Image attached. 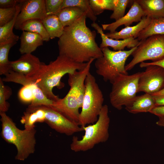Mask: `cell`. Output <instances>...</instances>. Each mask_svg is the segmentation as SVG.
I'll use <instances>...</instances> for the list:
<instances>
[{"instance_id":"74e56055","label":"cell","mask_w":164,"mask_h":164,"mask_svg":"<svg viewBox=\"0 0 164 164\" xmlns=\"http://www.w3.org/2000/svg\"><path fill=\"white\" fill-rule=\"evenodd\" d=\"M159 118V120L156 122V125L160 127H164V116Z\"/></svg>"},{"instance_id":"484cf974","label":"cell","mask_w":164,"mask_h":164,"mask_svg":"<svg viewBox=\"0 0 164 164\" xmlns=\"http://www.w3.org/2000/svg\"><path fill=\"white\" fill-rule=\"evenodd\" d=\"M69 7H77L82 9L86 12L87 17L89 18L93 22H95L97 19L91 7L90 0H63L61 9Z\"/></svg>"},{"instance_id":"836d02e7","label":"cell","mask_w":164,"mask_h":164,"mask_svg":"<svg viewBox=\"0 0 164 164\" xmlns=\"http://www.w3.org/2000/svg\"><path fill=\"white\" fill-rule=\"evenodd\" d=\"M19 0H0V8L6 9L15 7Z\"/></svg>"},{"instance_id":"4fadbf2b","label":"cell","mask_w":164,"mask_h":164,"mask_svg":"<svg viewBox=\"0 0 164 164\" xmlns=\"http://www.w3.org/2000/svg\"><path fill=\"white\" fill-rule=\"evenodd\" d=\"M20 11L16 18L15 28L18 29L20 25L30 19L43 20L46 16L45 0H19Z\"/></svg>"},{"instance_id":"30bf717a","label":"cell","mask_w":164,"mask_h":164,"mask_svg":"<svg viewBox=\"0 0 164 164\" xmlns=\"http://www.w3.org/2000/svg\"><path fill=\"white\" fill-rule=\"evenodd\" d=\"M132 55V60L125 66L127 71L147 60L156 61L164 57V35H155L139 41Z\"/></svg>"},{"instance_id":"e0dca14e","label":"cell","mask_w":164,"mask_h":164,"mask_svg":"<svg viewBox=\"0 0 164 164\" xmlns=\"http://www.w3.org/2000/svg\"><path fill=\"white\" fill-rule=\"evenodd\" d=\"M151 19L148 17L144 16L135 25L125 27L119 32H108L105 34L108 38L116 40L132 38L136 39L140 32L150 24Z\"/></svg>"},{"instance_id":"d4e9b609","label":"cell","mask_w":164,"mask_h":164,"mask_svg":"<svg viewBox=\"0 0 164 164\" xmlns=\"http://www.w3.org/2000/svg\"><path fill=\"white\" fill-rule=\"evenodd\" d=\"M19 13L10 22L0 27V45L17 42L19 39V36L15 35L13 31L16 18Z\"/></svg>"},{"instance_id":"5b68a950","label":"cell","mask_w":164,"mask_h":164,"mask_svg":"<svg viewBox=\"0 0 164 164\" xmlns=\"http://www.w3.org/2000/svg\"><path fill=\"white\" fill-rule=\"evenodd\" d=\"M110 123L108 107L105 104L96 122L82 127L84 134L81 138L79 139L76 136L73 137L70 149L75 152L86 151L92 149L97 144L106 142L109 136Z\"/></svg>"},{"instance_id":"f35d334b","label":"cell","mask_w":164,"mask_h":164,"mask_svg":"<svg viewBox=\"0 0 164 164\" xmlns=\"http://www.w3.org/2000/svg\"><path fill=\"white\" fill-rule=\"evenodd\" d=\"M153 96H164V88L152 95Z\"/></svg>"},{"instance_id":"83f0119b","label":"cell","mask_w":164,"mask_h":164,"mask_svg":"<svg viewBox=\"0 0 164 164\" xmlns=\"http://www.w3.org/2000/svg\"><path fill=\"white\" fill-rule=\"evenodd\" d=\"M90 3L96 16L102 13L104 10H113L114 0H90Z\"/></svg>"},{"instance_id":"44dd1931","label":"cell","mask_w":164,"mask_h":164,"mask_svg":"<svg viewBox=\"0 0 164 164\" xmlns=\"http://www.w3.org/2000/svg\"><path fill=\"white\" fill-rule=\"evenodd\" d=\"M42 21L50 39L59 38L63 34L64 27L56 15H47Z\"/></svg>"},{"instance_id":"4dcf8cb0","label":"cell","mask_w":164,"mask_h":164,"mask_svg":"<svg viewBox=\"0 0 164 164\" xmlns=\"http://www.w3.org/2000/svg\"><path fill=\"white\" fill-rule=\"evenodd\" d=\"M2 79L0 78V112H6L9 107L6 101L12 94L11 89L4 84Z\"/></svg>"},{"instance_id":"f1b7e54d","label":"cell","mask_w":164,"mask_h":164,"mask_svg":"<svg viewBox=\"0 0 164 164\" xmlns=\"http://www.w3.org/2000/svg\"><path fill=\"white\" fill-rule=\"evenodd\" d=\"M20 11V5L19 0L15 7L0 8V27L3 26L12 21Z\"/></svg>"},{"instance_id":"3957f363","label":"cell","mask_w":164,"mask_h":164,"mask_svg":"<svg viewBox=\"0 0 164 164\" xmlns=\"http://www.w3.org/2000/svg\"><path fill=\"white\" fill-rule=\"evenodd\" d=\"M95 60L93 58L87 63L83 69L68 74V84L70 90L63 98L53 101L50 105L67 118L78 123L80 112L82 107L85 91V80L90 72L92 63Z\"/></svg>"},{"instance_id":"cb8c5ba5","label":"cell","mask_w":164,"mask_h":164,"mask_svg":"<svg viewBox=\"0 0 164 164\" xmlns=\"http://www.w3.org/2000/svg\"><path fill=\"white\" fill-rule=\"evenodd\" d=\"M18 29L37 34L41 36L44 41L47 42L50 39L42 20L40 19L28 20L21 24Z\"/></svg>"},{"instance_id":"ac0fdd59","label":"cell","mask_w":164,"mask_h":164,"mask_svg":"<svg viewBox=\"0 0 164 164\" xmlns=\"http://www.w3.org/2000/svg\"><path fill=\"white\" fill-rule=\"evenodd\" d=\"M153 96L149 94L145 93L137 96L134 100L125 109L130 113L136 114L140 113L150 112L155 107Z\"/></svg>"},{"instance_id":"7c38bea8","label":"cell","mask_w":164,"mask_h":164,"mask_svg":"<svg viewBox=\"0 0 164 164\" xmlns=\"http://www.w3.org/2000/svg\"><path fill=\"white\" fill-rule=\"evenodd\" d=\"M141 72L138 92H143L152 95L164 88V69L155 65L146 67Z\"/></svg>"},{"instance_id":"d590c367","label":"cell","mask_w":164,"mask_h":164,"mask_svg":"<svg viewBox=\"0 0 164 164\" xmlns=\"http://www.w3.org/2000/svg\"><path fill=\"white\" fill-rule=\"evenodd\" d=\"M159 117L164 116V106H156L150 112Z\"/></svg>"},{"instance_id":"603a6c76","label":"cell","mask_w":164,"mask_h":164,"mask_svg":"<svg viewBox=\"0 0 164 164\" xmlns=\"http://www.w3.org/2000/svg\"><path fill=\"white\" fill-rule=\"evenodd\" d=\"M155 35H164V17L152 19L150 24L140 32L136 39L140 41Z\"/></svg>"},{"instance_id":"7a4b0ae2","label":"cell","mask_w":164,"mask_h":164,"mask_svg":"<svg viewBox=\"0 0 164 164\" xmlns=\"http://www.w3.org/2000/svg\"><path fill=\"white\" fill-rule=\"evenodd\" d=\"M87 63L77 62L66 56L59 55L47 65L42 62L35 74L26 77L38 86L48 98L56 101L60 98L54 94L53 89L55 87L61 89L64 87L61 81L62 78L67 74L83 69Z\"/></svg>"},{"instance_id":"e575fe53","label":"cell","mask_w":164,"mask_h":164,"mask_svg":"<svg viewBox=\"0 0 164 164\" xmlns=\"http://www.w3.org/2000/svg\"><path fill=\"white\" fill-rule=\"evenodd\" d=\"M150 65L158 66L164 69V57L160 60L156 61L151 62H142L140 63L139 66L141 68H144Z\"/></svg>"},{"instance_id":"4316f807","label":"cell","mask_w":164,"mask_h":164,"mask_svg":"<svg viewBox=\"0 0 164 164\" xmlns=\"http://www.w3.org/2000/svg\"><path fill=\"white\" fill-rule=\"evenodd\" d=\"M14 42L0 45V74L4 75L12 70L10 61L8 59L9 52L10 49L16 43Z\"/></svg>"},{"instance_id":"d6a6232c","label":"cell","mask_w":164,"mask_h":164,"mask_svg":"<svg viewBox=\"0 0 164 164\" xmlns=\"http://www.w3.org/2000/svg\"><path fill=\"white\" fill-rule=\"evenodd\" d=\"M47 16L56 15L60 10L63 0H45Z\"/></svg>"},{"instance_id":"9c48e42d","label":"cell","mask_w":164,"mask_h":164,"mask_svg":"<svg viewBox=\"0 0 164 164\" xmlns=\"http://www.w3.org/2000/svg\"><path fill=\"white\" fill-rule=\"evenodd\" d=\"M5 76L2 79L4 82H13L23 85L19 92L18 97L22 102L30 103L29 107L53 104V101L48 98L38 86L26 76L12 70Z\"/></svg>"},{"instance_id":"d6986e66","label":"cell","mask_w":164,"mask_h":164,"mask_svg":"<svg viewBox=\"0 0 164 164\" xmlns=\"http://www.w3.org/2000/svg\"><path fill=\"white\" fill-rule=\"evenodd\" d=\"M19 39L20 44L19 50L22 55L31 53L38 47L42 45L44 41L39 34L26 31H22Z\"/></svg>"},{"instance_id":"ffe728a7","label":"cell","mask_w":164,"mask_h":164,"mask_svg":"<svg viewBox=\"0 0 164 164\" xmlns=\"http://www.w3.org/2000/svg\"><path fill=\"white\" fill-rule=\"evenodd\" d=\"M145 16L152 19L164 17V0H136Z\"/></svg>"},{"instance_id":"52a82bcc","label":"cell","mask_w":164,"mask_h":164,"mask_svg":"<svg viewBox=\"0 0 164 164\" xmlns=\"http://www.w3.org/2000/svg\"><path fill=\"white\" fill-rule=\"evenodd\" d=\"M85 91L78 124L82 127L96 122L103 106L104 98L94 77L90 72L85 82Z\"/></svg>"},{"instance_id":"9a60e30c","label":"cell","mask_w":164,"mask_h":164,"mask_svg":"<svg viewBox=\"0 0 164 164\" xmlns=\"http://www.w3.org/2000/svg\"><path fill=\"white\" fill-rule=\"evenodd\" d=\"M42 63L37 57L31 53H26L17 60L10 61V66L13 71L29 77L38 71Z\"/></svg>"},{"instance_id":"7402d4cb","label":"cell","mask_w":164,"mask_h":164,"mask_svg":"<svg viewBox=\"0 0 164 164\" xmlns=\"http://www.w3.org/2000/svg\"><path fill=\"white\" fill-rule=\"evenodd\" d=\"M85 12L78 7H69L61 9L56 15L65 27L72 25Z\"/></svg>"},{"instance_id":"6da1fadb","label":"cell","mask_w":164,"mask_h":164,"mask_svg":"<svg viewBox=\"0 0 164 164\" xmlns=\"http://www.w3.org/2000/svg\"><path fill=\"white\" fill-rule=\"evenodd\" d=\"M86 18L85 12L72 25L64 27L58 41L59 55L79 63H87L103 56L95 41L96 32L87 26Z\"/></svg>"},{"instance_id":"8fae6325","label":"cell","mask_w":164,"mask_h":164,"mask_svg":"<svg viewBox=\"0 0 164 164\" xmlns=\"http://www.w3.org/2000/svg\"><path fill=\"white\" fill-rule=\"evenodd\" d=\"M45 111V121L52 129L67 136L83 131L78 124L69 119L50 106H40Z\"/></svg>"},{"instance_id":"ba28073f","label":"cell","mask_w":164,"mask_h":164,"mask_svg":"<svg viewBox=\"0 0 164 164\" xmlns=\"http://www.w3.org/2000/svg\"><path fill=\"white\" fill-rule=\"evenodd\" d=\"M141 72L133 74H120L112 84L109 94L111 105L118 110H121L124 106L130 105L136 97L138 83Z\"/></svg>"},{"instance_id":"f546056e","label":"cell","mask_w":164,"mask_h":164,"mask_svg":"<svg viewBox=\"0 0 164 164\" xmlns=\"http://www.w3.org/2000/svg\"><path fill=\"white\" fill-rule=\"evenodd\" d=\"M132 0H114L113 12L110 16V19L117 21L125 15L128 5Z\"/></svg>"},{"instance_id":"277c9868","label":"cell","mask_w":164,"mask_h":164,"mask_svg":"<svg viewBox=\"0 0 164 164\" xmlns=\"http://www.w3.org/2000/svg\"><path fill=\"white\" fill-rule=\"evenodd\" d=\"M0 115L1 136L6 142L15 146L17 151L15 159L24 160L35 150L36 129H20L5 112H0Z\"/></svg>"},{"instance_id":"8992f818","label":"cell","mask_w":164,"mask_h":164,"mask_svg":"<svg viewBox=\"0 0 164 164\" xmlns=\"http://www.w3.org/2000/svg\"><path fill=\"white\" fill-rule=\"evenodd\" d=\"M137 46L128 50L112 51L108 47L101 48L103 56L95 62L96 73L105 82L112 84L120 74H128L125 70V63Z\"/></svg>"},{"instance_id":"2e32d148","label":"cell","mask_w":164,"mask_h":164,"mask_svg":"<svg viewBox=\"0 0 164 164\" xmlns=\"http://www.w3.org/2000/svg\"><path fill=\"white\" fill-rule=\"evenodd\" d=\"M91 26L99 33L101 39V42L100 45L101 48L111 47L115 51L124 50L125 47L131 49L137 46L139 41L136 38H132L121 40H116L108 37L103 31L102 27L95 22L91 23Z\"/></svg>"},{"instance_id":"1f68e13d","label":"cell","mask_w":164,"mask_h":164,"mask_svg":"<svg viewBox=\"0 0 164 164\" xmlns=\"http://www.w3.org/2000/svg\"><path fill=\"white\" fill-rule=\"evenodd\" d=\"M24 125L25 129H31L35 128V124L38 122V118L36 111L27 108L20 120Z\"/></svg>"},{"instance_id":"8d00e7d4","label":"cell","mask_w":164,"mask_h":164,"mask_svg":"<svg viewBox=\"0 0 164 164\" xmlns=\"http://www.w3.org/2000/svg\"><path fill=\"white\" fill-rule=\"evenodd\" d=\"M153 96L155 100L156 106H164V96Z\"/></svg>"},{"instance_id":"5bb4252c","label":"cell","mask_w":164,"mask_h":164,"mask_svg":"<svg viewBox=\"0 0 164 164\" xmlns=\"http://www.w3.org/2000/svg\"><path fill=\"white\" fill-rule=\"evenodd\" d=\"M144 16L145 14L141 7L136 0H133L131 8L125 15L113 22L102 24V28L103 30L113 32L120 26H130L133 22H139Z\"/></svg>"}]
</instances>
